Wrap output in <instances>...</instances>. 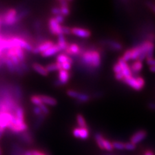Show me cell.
Returning <instances> with one entry per match:
<instances>
[{"instance_id":"1","label":"cell","mask_w":155,"mask_h":155,"mask_svg":"<svg viewBox=\"0 0 155 155\" xmlns=\"http://www.w3.org/2000/svg\"><path fill=\"white\" fill-rule=\"evenodd\" d=\"M81 58L83 64L92 69H98L101 64L100 52L95 49H88L81 52Z\"/></svg>"},{"instance_id":"2","label":"cell","mask_w":155,"mask_h":155,"mask_svg":"<svg viewBox=\"0 0 155 155\" xmlns=\"http://www.w3.org/2000/svg\"><path fill=\"white\" fill-rule=\"evenodd\" d=\"M123 81L126 85H127L136 91L141 90L145 86L144 79L142 76L138 75H131L130 76L124 78Z\"/></svg>"},{"instance_id":"3","label":"cell","mask_w":155,"mask_h":155,"mask_svg":"<svg viewBox=\"0 0 155 155\" xmlns=\"http://www.w3.org/2000/svg\"><path fill=\"white\" fill-rule=\"evenodd\" d=\"M8 40L11 47H20L23 48V50L28 52H32L33 49L34 47H32L31 44H30V43H28L26 40H25V39L23 38L18 36L9 37Z\"/></svg>"},{"instance_id":"4","label":"cell","mask_w":155,"mask_h":155,"mask_svg":"<svg viewBox=\"0 0 155 155\" xmlns=\"http://www.w3.org/2000/svg\"><path fill=\"white\" fill-rule=\"evenodd\" d=\"M2 23L6 26H11L18 21V13L16 9L10 8L1 17Z\"/></svg>"},{"instance_id":"5","label":"cell","mask_w":155,"mask_h":155,"mask_svg":"<svg viewBox=\"0 0 155 155\" xmlns=\"http://www.w3.org/2000/svg\"><path fill=\"white\" fill-rule=\"evenodd\" d=\"M15 118L14 114L8 111H0V128L5 130L12 124Z\"/></svg>"},{"instance_id":"6","label":"cell","mask_w":155,"mask_h":155,"mask_svg":"<svg viewBox=\"0 0 155 155\" xmlns=\"http://www.w3.org/2000/svg\"><path fill=\"white\" fill-rule=\"evenodd\" d=\"M48 26L52 35L57 36L62 35V25L58 23L54 18L49 19L48 22Z\"/></svg>"},{"instance_id":"7","label":"cell","mask_w":155,"mask_h":155,"mask_svg":"<svg viewBox=\"0 0 155 155\" xmlns=\"http://www.w3.org/2000/svg\"><path fill=\"white\" fill-rule=\"evenodd\" d=\"M72 134L76 138L85 140L89 137V130L88 127H77L72 130Z\"/></svg>"},{"instance_id":"8","label":"cell","mask_w":155,"mask_h":155,"mask_svg":"<svg viewBox=\"0 0 155 155\" xmlns=\"http://www.w3.org/2000/svg\"><path fill=\"white\" fill-rule=\"evenodd\" d=\"M71 78V74L69 71L61 69L58 71V80L56 81L57 86L67 84Z\"/></svg>"},{"instance_id":"9","label":"cell","mask_w":155,"mask_h":155,"mask_svg":"<svg viewBox=\"0 0 155 155\" xmlns=\"http://www.w3.org/2000/svg\"><path fill=\"white\" fill-rule=\"evenodd\" d=\"M54 44V42L51 40H47L45 41H43L40 43L38 46L34 47L32 52H33L34 54H40V53L41 54L42 52L45 51L48 48H50Z\"/></svg>"},{"instance_id":"10","label":"cell","mask_w":155,"mask_h":155,"mask_svg":"<svg viewBox=\"0 0 155 155\" xmlns=\"http://www.w3.org/2000/svg\"><path fill=\"white\" fill-rule=\"evenodd\" d=\"M147 133L146 132V130H139L138 131L135 132L132 135V137H130V142L135 145H137L142 142L143 140L147 137Z\"/></svg>"},{"instance_id":"11","label":"cell","mask_w":155,"mask_h":155,"mask_svg":"<svg viewBox=\"0 0 155 155\" xmlns=\"http://www.w3.org/2000/svg\"><path fill=\"white\" fill-rule=\"evenodd\" d=\"M71 33L73 35L81 38H89L91 36V32L89 30L80 27L71 28Z\"/></svg>"},{"instance_id":"12","label":"cell","mask_w":155,"mask_h":155,"mask_svg":"<svg viewBox=\"0 0 155 155\" xmlns=\"http://www.w3.org/2000/svg\"><path fill=\"white\" fill-rule=\"evenodd\" d=\"M64 52L65 54L69 56H78L81 54V49L80 47L77 43H69V45H68Z\"/></svg>"},{"instance_id":"13","label":"cell","mask_w":155,"mask_h":155,"mask_svg":"<svg viewBox=\"0 0 155 155\" xmlns=\"http://www.w3.org/2000/svg\"><path fill=\"white\" fill-rule=\"evenodd\" d=\"M118 63L119 64L121 69H122V72L124 76V78L128 77L133 75L132 74V72L130 71V67L129 65L127 64V63L125 61H124L122 58H120L118 60Z\"/></svg>"},{"instance_id":"14","label":"cell","mask_w":155,"mask_h":155,"mask_svg":"<svg viewBox=\"0 0 155 155\" xmlns=\"http://www.w3.org/2000/svg\"><path fill=\"white\" fill-rule=\"evenodd\" d=\"M60 52H61V50L60 49V48L58 47V46L57 45V44H54L53 45L52 47H51L50 48H48V49H47L45 51H44L43 52L41 53V56L44 58H48V57H51L54 56L58 53H59Z\"/></svg>"},{"instance_id":"15","label":"cell","mask_w":155,"mask_h":155,"mask_svg":"<svg viewBox=\"0 0 155 155\" xmlns=\"http://www.w3.org/2000/svg\"><path fill=\"white\" fill-rule=\"evenodd\" d=\"M143 67V61H141L140 60H135L130 67V71L132 72V74H134L135 76L137 75L139 72L142 70Z\"/></svg>"},{"instance_id":"16","label":"cell","mask_w":155,"mask_h":155,"mask_svg":"<svg viewBox=\"0 0 155 155\" xmlns=\"http://www.w3.org/2000/svg\"><path fill=\"white\" fill-rule=\"evenodd\" d=\"M104 43L113 51H120L123 50V45L118 41L112 40H107L104 41Z\"/></svg>"},{"instance_id":"17","label":"cell","mask_w":155,"mask_h":155,"mask_svg":"<svg viewBox=\"0 0 155 155\" xmlns=\"http://www.w3.org/2000/svg\"><path fill=\"white\" fill-rule=\"evenodd\" d=\"M40 99L43 104L48 106H55L57 105V100L50 96L47 95H40Z\"/></svg>"},{"instance_id":"18","label":"cell","mask_w":155,"mask_h":155,"mask_svg":"<svg viewBox=\"0 0 155 155\" xmlns=\"http://www.w3.org/2000/svg\"><path fill=\"white\" fill-rule=\"evenodd\" d=\"M32 67L34 69V71H36L37 73H38L39 74H40L41 76H47L48 74V72L47 71L46 67L40 64H38V63H34V64L32 65Z\"/></svg>"},{"instance_id":"19","label":"cell","mask_w":155,"mask_h":155,"mask_svg":"<svg viewBox=\"0 0 155 155\" xmlns=\"http://www.w3.org/2000/svg\"><path fill=\"white\" fill-rule=\"evenodd\" d=\"M69 62L72 64L73 63V60H72V58L67 54H65V53H60V54H58L56 56V63L59 64H64V63Z\"/></svg>"},{"instance_id":"20","label":"cell","mask_w":155,"mask_h":155,"mask_svg":"<svg viewBox=\"0 0 155 155\" xmlns=\"http://www.w3.org/2000/svg\"><path fill=\"white\" fill-rule=\"evenodd\" d=\"M56 44L58 46V47L60 48L61 51H64L66 49L68 45H69V43L67 42L65 36L61 35L58 36V43Z\"/></svg>"},{"instance_id":"21","label":"cell","mask_w":155,"mask_h":155,"mask_svg":"<svg viewBox=\"0 0 155 155\" xmlns=\"http://www.w3.org/2000/svg\"><path fill=\"white\" fill-rule=\"evenodd\" d=\"M104 138H105V137L100 133H97L94 135L95 142H96L97 145H98V147L101 150H104Z\"/></svg>"},{"instance_id":"22","label":"cell","mask_w":155,"mask_h":155,"mask_svg":"<svg viewBox=\"0 0 155 155\" xmlns=\"http://www.w3.org/2000/svg\"><path fill=\"white\" fill-rule=\"evenodd\" d=\"M21 140L23 142L27 144H31L33 142V138L31 134L27 131L21 133Z\"/></svg>"},{"instance_id":"23","label":"cell","mask_w":155,"mask_h":155,"mask_svg":"<svg viewBox=\"0 0 155 155\" xmlns=\"http://www.w3.org/2000/svg\"><path fill=\"white\" fill-rule=\"evenodd\" d=\"M76 119L77 124L79 127H88L86 120L83 115L81 114H78L76 115Z\"/></svg>"},{"instance_id":"24","label":"cell","mask_w":155,"mask_h":155,"mask_svg":"<svg viewBox=\"0 0 155 155\" xmlns=\"http://www.w3.org/2000/svg\"><path fill=\"white\" fill-rule=\"evenodd\" d=\"M46 69L47 71L48 72V73L51 72H55V71H58L61 69V65L60 64H58V63H51V64H48L46 67Z\"/></svg>"},{"instance_id":"25","label":"cell","mask_w":155,"mask_h":155,"mask_svg":"<svg viewBox=\"0 0 155 155\" xmlns=\"http://www.w3.org/2000/svg\"><path fill=\"white\" fill-rule=\"evenodd\" d=\"M113 149H114L113 147L112 142L109 141V140L105 138L104 140V150H105V151L108 152H111Z\"/></svg>"},{"instance_id":"26","label":"cell","mask_w":155,"mask_h":155,"mask_svg":"<svg viewBox=\"0 0 155 155\" xmlns=\"http://www.w3.org/2000/svg\"><path fill=\"white\" fill-rule=\"evenodd\" d=\"M31 101L33 105H35L36 107H39L43 104L40 95H32L31 97Z\"/></svg>"},{"instance_id":"27","label":"cell","mask_w":155,"mask_h":155,"mask_svg":"<svg viewBox=\"0 0 155 155\" xmlns=\"http://www.w3.org/2000/svg\"><path fill=\"white\" fill-rule=\"evenodd\" d=\"M113 147L114 149L116 150H120V151H122V150L125 149V143L122 142H119V141H114L112 142Z\"/></svg>"},{"instance_id":"28","label":"cell","mask_w":155,"mask_h":155,"mask_svg":"<svg viewBox=\"0 0 155 155\" xmlns=\"http://www.w3.org/2000/svg\"><path fill=\"white\" fill-rule=\"evenodd\" d=\"M67 94L69 97H71V98L77 99L78 98L80 93L76 91H74V90L69 89L67 91Z\"/></svg>"},{"instance_id":"29","label":"cell","mask_w":155,"mask_h":155,"mask_svg":"<svg viewBox=\"0 0 155 155\" xmlns=\"http://www.w3.org/2000/svg\"><path fill=\"white\" fill-rule=\"evenodd\" d=\"M60 15H62L63 16H67L69 15L71 12V10L69 7H60Z\"/></svg>"},{"instance_id":"30","label":"cell","mask_w":155,"mask_h":155,"mask_svg":"<svg viewBox=\"0 0 155 155\" xmlns=\"http://www.w3.org/2000/svg\"><path fill=\"white\" fill-rule=\"evenodd\" d=\"M77 100L80 101V102H87L90 100V96L88 94L80 93L78 98H77Z\"/></svg>"},{"instance_id":"31","label":"cell","mask_w":155,"mask_h":155,"mask_svg":"<svg viewBox=\"0 0 155 155\" xmlns=\"http://www.w3.org/2000/svg\"><path fill=\"white\" fill-rule=\"evenodd\" d=\"M136 148H137V145L130 142L125 143V150H127V151H134Z\"/></svg>"},{"instance_id":"32","label":"cell","mask_w":155,"mask_h":155,"mask_svg":"<svg viewBox=\"0 0 155 155\" xmlns=\"http://www.w3.org/2000/svg\"><path fill=\"white\" fill-rule=\"evenodd\" d=\"M72 65V64H71V63H69V62H66V63H64V64H60L61 69L67 71H69L71 69Z\"/></svg>"},{"instance_id":"33","label":"cell","mask_w":155,"mask_h":155,"mask_svg":"<svg viewBox=\"0 0 155 155\" xmlns=\"http://www.w3.org/2000/svg\"><path fill=\"white\" fill-rule=\"evenodd\" d=\"M71 28L67 26H62V35H71Z\"/></svg>"},{"instance_id":"34","label":"cell","mask_w":155,"mask_h":155,"mask_svg":"<svg viewBox=\"0 0 155 155\" xmlns=\"http://www.w3.org/2000/svg\"><path fill=\"white\" fill-rule=\"evenodd\" d=\"M39 107L40 108V109L41 110V112L44 115H47V114H49V113H50L49 109H48L47 105H45V104H41V105L39 106Z\"/></svg>"},{"instance_id":"35","label":"cell","mask_w":155,"mask_h":155,"mask_svg":"<svg viewBox=\"0 0 155 155\" xmlns=\"http://www.w3.org/2000/svg\"><path fill=\"white\" fill-rule=\"evenodd\" d=\"M33 112L36 115H37L38 116H41L44 115V114H43V113L41 112V110L40 109V107H39L35 106V107H34V109H33Z\"/></svg>"},{"instance_id":"36","label":"cell","mask_w":155,"mask_h":155,"mask_svg":"<svg viewBox=\"0 0 155 155\" xmlns=\"http://www.w3.org/2000/svg\"><path fill=\"white\" fill-rule=\"evenodd\" d=\"M113 69V71L115 74L119 73V72H122V69H121V67L118 62L116 63V64L114 65Z\"/></svg>"},{"instance_id":"37","label":"cell","mask_w":155,"mask_h":155,"mask_svg":"<svg viewBox=\"0 0 155 155\" xmlns=\"http://www.w3.org/2000/svg\"><path fill=\"white\" fill-rule=\"evenodd\" d=\"M54 18L55 19V20L59 23L60 25L64 22L65 20V17L63 16L62 15H58V16H55L54 17Z\"/></svg>"},{"instance_id":"38","label":"cell","mask_w":155,"mask_h":155,"mask_svg":"<svg viewBox=\"0 0 155 155\" xmlns=\"http://www.w3.org/2000/svg\"><path fill=\"white\" fill-rule=\"evenodd\" d=\"M146 63L147 64L150 66H155V58H146Z\"/></svg>"},{"instance_id":"39","label":"cell","mask_w":155,"mask_h":155,"mask_svg":"<svg viewBox=\"0 0 155 155\" xmlns=\"http://www.w3.org/2000/svg\"><path fill=\"white\" fill-rule=\"evenodd\" d=\"M32 155H48L45 152H43L41 150H38V149H33L31 150Z\"/></svg>"},{"instance_id":"40","label":"cell","mask_w":155,"mask_h":155,"mask_svg":"<svg viewBox=\"0 0 155 155\" xmlns=\"http://www.w3.org/2000/svg\"><path fill=\"white\" fill-rule=\"evenodd\" d=\"M51 12L54 16L60 15V7H53L51 9Z\"/></svg>"},{"instance_id":"41","label":"cell","mask_w":155,"mask_h":155,"mask_svg":"<svg viewBox=\"0 0 155 155\" xmlns=\"http://www.w3.org/2000/svg\"><path fill=\"white\" fill-rule=\"evenodd\" d=\"M146 6L151 9L154 13H155V3H153L151 2H147Z\"/></svg>"},{"instance_id":"42","label":"cell","mask_w":155,"mask_h":155,"mask_svg":"<svg viewBox=\"0 0 155 155\" xmlns=\"http://www.w3.org/2000/svg\"><path fill=\"white\" fill-rule=\"evenodd\" d=\"M60 4V7H69V1H65V0H60L58 2Z\"/></svg>"},{"instance_id":"43","label":"cell","mask_w":155,"mask_h":155,"mask_svg":"<svg viewBox=\"0 0 155 155\" xmlns=\"http://www.w3.org/2000/svg\"><path fill=\"white\" fill-rule=\"evenodd\" d=\"M114 77L116 80L119 81H123V80L124 79V76L122 74V72H119V73L115 74Z\"/></svg>"},{"instance_id":"44","label":"cell","mask_w":155,"mask_h":155,"mask_svg":"<svg viewBox=\"0 0 155 155\" xmlns=\"http://www.w3.org/2000/svg\"><path fill=\"white\" fill-rule=\"evenodd\" d=\"M143 155H155V153L152 151V150L147 149V150H145L144 151Z\"/></svg>"},{"instance_id":"45","label":"cell","mask_w":155,"mask_h":155,"mask_svg":"<svg viewBox=\"0 0 155 155\" xmlns=\"http://www.w3.org/2000/svg\"><path fill=\"white\" fill-rule=\"evenodd\" d=\"M148 107L151 110H155V102H150L148 104Z\"/></svg>"},{"instance_id":"46","label":"cell","mask_w":155,"mask_h":155,"mask_svg":"<svg viewBox=\"0 0 155 155\" xmlns=\"http://www.w3.org/2000/svg\"><path fill=\"white\" fill-rule=\"evenodd\" d=\"M24 155H32V151H31V150H28V151H26L25 152V154H24Z\"/></svg>"},{"instance_id":"47","label":"cell","mask_w":155,"mask_h":155,"mask_svg":"<svg viewBox=\"0 0 155 155\" xmlns=\"http://www.w3.org/2000/svg\"><path fill=\"white\" fill-rule=\"evenodd\" d=\"M149 70L153 72H155V66H150Z\"/></svg>"},{"instance_id":"48","label":"cell","mask_w":155,"mask_h":155,"mask_svg":"<svg viewBox=\"0 0 155 155\" xmlns=\"http://www.w3.org/2000/svg\"><path fill=\"white\" fill-rule=\"evenodd\" d=\"M4 133H2V132H0V140H1V138H2L3 137V134Z\"/></svg>"},{"instance_id":"49","label":"cell","mask_w":155,"mask_h":155,"mask_svg":"<svg viewBox=\"0 0 155 155\" xmlns=\"http://www.w3.org/2000/svg\"><path fill=\"white\" fill-rule=\"evenodd\" d=\"M0 132H2V133H4V132H5V130H3V129H1V128H0Z\"/></svg>"},{"instance_id":"50","label":"cell","mask_w":155,"mask_h":155,"mask_svg":"<svg viewBox=\"0 0 155 155\" xmlns=\"http://www.w3.org/2000/svg\"><path fill=\"white\" fill-rule=\"evenodd\" d=\"M0 155H2V151L1 147H0Z\"/></svg>"},{"instance_id":"51","label":"cell","mask_w":155,"mask_h":155,"mask_svg":"<svg viewBox=\"0 0 155 155\" xmlns=\"http://www.w3.org/2000/svg\"><path fill=\"white\" fill-rule=\"evenodd\" d=\"M106 155H113V154H106Z\"/></svg>"}]
</instances>
